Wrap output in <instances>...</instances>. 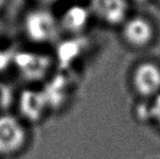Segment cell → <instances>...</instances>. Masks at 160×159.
I'll return each instance as SVG.
<instances>
[{"label": "cell", "instance_id": "obj_9", "mask_svg": "<svg viewBox=\"0 0 160 159\" xmlns=\"http://www.w3.org/2000/svg\"><path fill=\"white\" fill-rule=\"evenodd\" d=\"M40 1H42V2H47V3H51V2H53V1H55V0H40Z\"/></svg>", "mask_w": 160, "mask_h": 159}, {"label": "cell", "instance_id": "obj_8", "mask_svg": "<svg viewBox=\"0 0 160 159\" xmlns=\"http://www.w3.org/2000/svg\"><path fill=\"white\" fill-rule=\"evenodd\" d=\"M135 2H137V3H140V4H144V3H147V2H149L150 0H134Z\"/></svg>", "mask_w": 160, "mask_h": 159}, {"label": "cell", "instance_id": "obj_1", "mask_svg": "<svg viewBox=\"0 0 160 159\" xmlns=\"http://www.w3.org/2000/svg\"><path fill=\"white\" fill-rule=\"evenodd\" d=\"M27 142V130L21 118L0 113V157H12L20 154Z\"/></svg>", "mask_w": 160, "mask_h": 159}, {"label": "cell", "instance_id": "obj_7", "mask_svg": "<svg viewBox=\"0 0 160 159\" xmlns=\"http://www.w3.org/2000/svg\"><path fill=\"white\" fill-rule=\"evenodd\" d=\"M149 117L160 127V94L153 98L148 109Z\"/></svg>", "mask_w": 160, "mask_h": 159}, {"label": "cell", "instance_id": "obj_10", "mask_svg": "<svg viewBox=\"0 0 160 159\" xmlns=\"http://www.w3.org/2000/svg\"><path fill=\"white\" fill-rule=\"evenodd\" d=\"M158 2H159V3H160V0H158Z\"/></svg>", "mask_w": 160, "mask_h": 159}, {"label": "cell", "instance_id": "obj_3", "mask_svg": "<svg viewBox=\"0 0 160 159\" xmlns=\"http://www.w3.org/2000/svg\"><path fill=\"white\" fill-rule=\"evenodd\" d=\"M132 84L136 92L154 98L160 94V67L152 62L141 63L133 71Z\"/></svg>", "mask_w": 160, "mask_h": 159}, {"label": "cell", "instance_id": "obj_6", "mask_svg": "<svg viewBox=\"0 0 160 159\" xmlns=\"http://www.w3.org/2000/svg\"><path fill=\"white\" fill-rule=\"evenodd\" d=\"M90 10L82 6H72L62 15L59 25L69 32L81 31L88 22Z\"/></svg>", "mask_w": 160, "mask_h": 159}, {"label": "cell", "instance_id": "obj_5", "mask_svg": "<svg viewBox=\"0 0 160 159\" xmlns=\"http://www.w3.org/2000/svg\"><path fill=\"white\" fill-rule=\"evenodd\" d=\"M125 40L133 47L142 48L150 44L155 33L152 23L143 17H133L123 23Z\"/></svg>", "mask_w": 160, "mask_h": 159}, {"label": "cell", "instance_id": "obj_2", "mask_svg": "<svg viewBox=\"0 0 160 159\" xmlns=\"http://www.w3.org/2000/svg\"><path fill=\"white\" fill-rule=\"evenodd\" d=\"M24 27L27 36L32 40L43 43L55 37L59 22L49 11L38 9L26 16Z\"/></svg>", "mask_w": 160, "mask_h": 159}, {"label": "cell", "instance_id": "obj_4", "mask_svg": "<svg viewBox=\"0 0 160 159\" xmlns=\"http://www.w3.org/2000/svg\"><path fill=\"white\" fill-rule=\"evenodd\" d=\"M89 5L90 12L107 24L117 25L127 20V0H90Z\"/></svg>", "mask_w": 160, "mask_h": 159}]
</instances>
